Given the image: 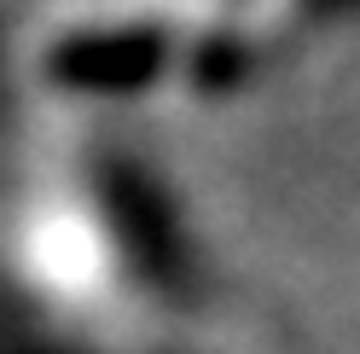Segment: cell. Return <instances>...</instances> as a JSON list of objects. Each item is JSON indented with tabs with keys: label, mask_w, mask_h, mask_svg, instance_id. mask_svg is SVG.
Segmentation results:
<instances>
[{
	"label": "cell",
	"mask_w": 360,
	"mask_h": 354,
	"mask_svg": "<svg viewBox=\"0 0 360 354\" xmlns=\"http://www.w3.org/2000/svg\"><path fill=\"white\" fill-rule=\"evenodd\" d=\"M204 29H186V18L157 0H117L94 6L53 41V76L87 87V93H140L169 70H192Z\"/></svg>",
	"instance_id": "cell-1"
}]
</instances>
